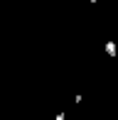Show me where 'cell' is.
<instances>
[{
  "instance_id": "7a4b0ae2",
  "label": "cell",
  "mask_w": 118,
  "mask_h": 120,
  "mask_svg": "<svg viewBox=\"0 0 118 120\" xmlns=\"http://www.w3.org/2000/svg\"><path fill=\"white\" fill-rule=\"evenodd\" d=\"M64 118H67V115H64V113H59V115H57L54 120H64Z\"/></svg>"
},
{
  "instance_id": "6da1fadb",
  "label": "cell",
  "mask_w": 118,
  "mask_h": 120,
  "mask_svg": "<svg viewBox=\"0 0 118 120\" xmlns=\"http://www.w3.org/2000/svg\"><path fill=\"white\" fill-rule=\"evenodd\" d=\"M106 54H108L111 59H116V56H118V47H116V42H113V39L106 42Z\"/></svg>"
}]
</instances>
